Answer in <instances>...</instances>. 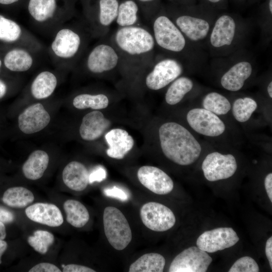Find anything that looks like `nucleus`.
I'll use <instances>...</instances> for the list:
<instances>
[{"mask_svg": "<svg viewBox=\"0 0 272 272\" xmlns=\"http://www.w3.org/2000/svg\"><path fill=\"white\" fill-rule=\"evenodd\" d=\"M138 10L137 4L132 0L122 2L118 7L117 24L121 27L132 26L137 22Z\"/></svg>", "mask_w": 272, "mask_h": 272, "instance_id": "nucleus-33", "label": "nucleus"}, {"mask_svg": "<svg viewBox=\"0 0 272 272\" xmlns=\"http://www.w3.org/2000/svg\"><path fill=\"white\" fill-rule=\"evenodd\" d=\"M56 7L55 0H30L28 11L35 21L43 22L53 16Z\"/></svg>", "mask_w": 272, "mask_h": 272, "instance_id": "nucleus-29", "label": "nucleus"}, {"mask_svg": "<svg viewBox=\"0 0 272 272\" xmlns=\"http://www.w3.org/2000/svg\"><path fill=\"white\" fill-rule=\"evenodd\" d=\"M193 83L185 77L175 79L169 86L165 94V101L169 105H173L179 103L192 89Z\"/></svg>", "mask_w": 272, "mask_h": 272, "instance_id": "nucleus-28", "label": "nucleus"}, {"mask_svg": "<svg viewBox=\"0 0 272 272\" xmlns=\"http://www.w3.org/2000/svg\"><path fill=\"white\" fill-rule=\"evenodd\" d=\"M8 247L7 243L4 240H0V264L2 263V256Z\"/></svg>", "mask_w": 272, "mask_h": 272, "instance_id": "nucleus-45", "label": "nucleus"}, {"mask_svg": "<svg viewBox=\"0 0 272 272\" xmlns=\"http://www.w3.org/2000/svg\"><path fill=\"white\" fill-rule=\"evenodd\" d=\"M29 244L37 252L45 254L47 253L49 247L53 243L54 237L53 235L45 230H37L32 236L28 238Z\"/></svg>", "mask_w": 272, "mask_h": 272, "instance_id": "nucleus-35", "label": "nucleus"}, {"mask_svg": "<svg viewBox=\"0 0 272 272\" xmlns=\"http://www.w3.org/2000/svg\"><path fill=\"white\" fill-rule=\"evenodd\" d=\"M259 267L256 262L249 256H244L236 260L229 270V272H258Z\"/></svg>", "mask_w": 272, "mask_h": 272, "instance_id": "nucleus-37", "label": "nucleus"}, {"mask_svg": "<svg viewBox=\"0 0 272 272\" xmlns=\"http://www.w3.org/2000/svg\"><path fill=\"white\" fill-rule=\"evenodd\" d=\"M201 169L206 179L216 181L232 176L237 169V163L235 157L231 154L213 152L206 156Z\"/></svg>", "mask_w": 272, "mask_h": 272, "instance_id": "nucleus-4", "label": "nucleus"}, {"mask_svg": "<svg viewBox=\"0 0 272 272\" xmlns=\"http://www.w3.org/2000/svg\"><path fill=\"white\" fill-rule=\"evenodd\" d=\"M203 108L217 115H226L231 109L228 99L223 95L215 92L208 93L202 100Z\"/></svg>", "mask_w": 272, "mask_h": 272, "instance_id": "nucleus-30", "label": "nucleus"}, {"mask_svg": "<svg viewBox=\"0 0 272 272\" xmlns=\"http://www.w3.org/2000/svg\"><path fill=\"white\" fill-rule=\"evenodd\" d=\"M2 64H3V61L0 58V72H1V69L2 66Z\"/></svg>", "mask_w": 272, "mask_h": 272, "instance_id": "nucleus-53", "label": "nucleus"}, {"mask_svg": "<svg viewBox=\"0 0 272 272\" xmlns=\"http://www.w3.org/2000/svg\"><path fill=\"white\" fill-rule=\"evenodd\" d=\"M252 71V66L249 62L237 63L222 77L221 85L228 91H238L243 87L245 81L251 76Z\"/></svg>", "mask_w": 272, "mask_h": 272, "instance_id": "nucleus-19", "label": "nucleus"}, {"mask_svg": "<svg viewBox=\"0 0 272 272\" xmlns=\"http://www.w3.org/2000/svg\"><path fill=\"white\" fill-rule=\"evenodd\" d=\"M269 11L271 13H272V0H269Z\"/></svg>", "mask_w": 272, "mask_h": 272, "instance_id": "nucleus-50", "label": "nucleus"}, {"mask_svg": "<svg viewBox=\"0 0 272 272\" xmlns=\"http://www.w3.org/2000/svg\"><path fill=\"white\" fill-rule=\"evenodd\" d=\"M143 224L156 232H164L172 228L176 218L173 212L166 206L150 201L143 205L140 211Z\"/></svg>", "mask_w": 272, "mask_h": 272, "instance_id": "nucleus-6", "label": "nucleus"}, {"mask_svg": "<svg viewBox=\"0 0 272 272\" xmlns=\"http://www.w3.org/2000/svg\"><path fill=\"white\" fill-rule=\"evenodd\" d=\"M235 29V22L231 16H221L216 21L211 33V44L215 47L230 45L234 39Z\"/></svg>", "mask_w": 272, "mask_h": 272, "instance_id": "nucleus-20", "label": "nucleus"}, {"mask_svg": "<svg viewBox=\"0 0 272 272\" xmlns=\"http://www.w3.org/2000/svg\"><path fill=\"white\" fill-rule=\"evenodd\" d=\"M109 148L106 154L110 158L122 159L132 149L134 140L132 137L124 129L114 128L109 131L105 135Z\"/></svg>", "mask_w": 272, "mask_h": 272, "instance_id": "nucleus-17", "label": "nucleus"}, {"mask_svg": "<svg viewBox=\"0 0 272 272\" xmlns=\"http://www.w3.org/2000/svg\"><path fill=\"white\" fill-rule=\"evenodd\" d=\"M106 194L110 196L119 198L122 200H126L127 196L121 190L114 187L112 189H108L105 190Z\"/></svg>", "mask_w": 272, "mask_h": 272, "instance_id": "nucleus-42", "label": "nucleus"}, {"mask_svg": "<svg viewBox=\"0 0 272 272\" xmlns=\"http://www.w3.org/2000/svg\"><path fill=\"white\" fill-rule=\"evenodd\" d=\"M50 116L41 103L32 104L18 117L20 129L26 134H32L44 128L49 123Z\"/></svg>", "mask_w": 272, "mask_h": 272, "instance_id": "nucleus-12", "label": "nucleus"}, {"mask_svg": "<svg viewBox=\"0 0 272 272\" xmlns=\"http://www.w3.org/2000/svg\"><path fill=\"white\" fill-rule=\"evenodd\" d=\"M165 259L158 253L142 255L132 263L129 272H162L165 265Z\"/></svg>", "mask_w": 272, "mask_h": 272, "instance_id": "nucleus-24", "label": "nucleus"}, {"mask_svg": "<svg viewBox=\"0 0 272 272\" xmlns=\"http://www.w3.org/2000/svg\"><path fill=\"white\" fill-rule=\"evenodd\" d=\"M239 240L237 233L230 227H220L206 231L197 238L196 245L201 250L214 253L230 248Z\"/></svg>", "mask_w": 272, "mask_h": 272, "instance_id": "nucleus-9", "label": "nucleus"}, {"mask_svg": "<svg viewBox=\"0 0 272 272\" xmlns=\"http://www.w3.org/2000/svg\"><path fill=\"white\" fill-rule=\"evenodd\" d=\"M160 145L165 156L173 163L187 166L194 163L201 152V146L185 127L175 122L162 124L158 130Z\"/></svg>", "mask_w": 272, "mask_h": 272, "instance_id": "nucleus-1", "label": "nucleus"}, {"mask_svg": "<svg viewBox=\"0 0 272 272\" xmlns=\"http://www.w3.org/2000/svg\"><path fill=\"white\" fill-rule=\"evenodd\" d=\"M74 106L79 109L106 108L109 104L108 97L104 94H82L76 96L73 101Z\"/></svg>", "mask_w": 272, "mask_h": 272, "instance_id": "nucleus-31", "label": "nucleus"}, {"mask_svg": "<svg viewBox=\"0 0 272 272\" xmlns=\"http://www.w3.org/2000/svg\"><path fill=\"white\" fill-rule=\"evenodd\" d=\"M63 272H95V270L87 266L69 264L63 266Z\"/></svg>", "mask_w": 272, "mask_h": 272, "instance_id": "nucleus-39", "label": "nucleus"}, {"mask_svg": "<svg viewBox=\"0 0 272 272\" xmlns=\"http://www.w3.org/2000/svg\"><path fill=\"white\" fill-rule=\"evenodd\" d=\"M68 223L76 228L84 227L90 219L89 213L86 207L75 199H68L63 205Z\"/></svg>", "mask_w": 272, "mask_h": 272, "instance_id": "nucleus-26", "label": "nucleus"}, {"mask_svg": "<svg viewBox=\"0 0 272 272\" xmlns=\"http://www.w3.org/2000/svg\"><path fill=\"white\" fill-rule=\"evenodd\" d=\"M80 44L81 38L78 34L71 29L64 28L56 33L51 47L57 56L69 58L76 55Z\"/></svg>", "mask_w": 272, "mask_h": 272, "instance_id": "nucleus-15", "label": "nucleus"}, {"mask_svg": "<svg viewBox=\"0 0 272 272\" xmlns=\"http://www.w3.org/2000/svg\"><path fill=\"white\" fill-rule=\"evenodd\" d=\"M33 63L30 54L21 48H14L8 51L3 60V63L8 70L16 72L28 71Z\"/></svg>", "mask_w": 272, "mask_h": 272, "instance_id": "nucleus-23", "label": "nucleus"}, {"mask_svg": "<svg viewBox=\"0 0 272 272\" xmlns=\"http://www.w3.org/2000/svg\"><path fill=\"white\" fill-rule=\"evenodd\" d=\"M7 86L6 84L0 79V99L5 96L7 93Z\"/></svg>", "mask_w": 272, "mask_h": 272, "instance_id": "nucleus-46", "label": "nucleus"}, {"mask_svg": "<svg viewBox=\"0 0 272 272\" xmlns=\"http://www.w3.org/2000/svg\"><path fill=\"white\" fill-rule=\"evenodd\" d=\"M265 254L269 261L270 267L272 268V237H270L266 241L265 244Z\"/></svg>", "mask_w": 272, "mask_h": 272, "instance_id": "nucleus-44", "label": "nucleus"}, {"mask_svg": "<svg viewBox=\"0 0 272 272\" xmlns=\"http://www.w3.org/2000/svg\"><path fill=\"white\" fill-rule=\"evenodd\" d=\"M138 1L141 2H149L153 1L154 0H138Z\"/></svg>", "mask_w": 272, "mask_h": 272, "instance_id": "nucleus-52", "label": "nucleus"}, {"mask_svg": "<svg viewBox=\"0 0 272 272\" xmlns=\"http://www.w3.org/2000/svg\"><path fill=\"white\" fill-rule=\"evenodd\" d=\"M49 161V156L45 151L36 150L33 152L22 166L25 177L32 180L40 178L48 167Z\"/></svg>", "mask_w": 272, "mask_h": 272, "instance_id": "nucleus-22", "label": "nucleus"}, {"mask_svg": "<svg viewBox=\"0 0 272 272\" xmlns=\"http://www.w3.org/2000/svg\"><path fill=\"white\" fill-rule=\"evenodd\" d=\"M257 108V102L250 97L239 98L236 99L231 107L234 117L240 122L248 121Z\"/></svg>", "mask_w": 272, "mask_h": 272, "instance_id": "nucleus-32", "label": "nucleus"}, {"mask_svg": "<svg viewBox=\"0 0 272 272\" xmlns=\"http://www.w3.org/2000/svg\"><path fill=\"white\" fill-rule=\"evenodd\" d=\"M110 125V121L101 112L93 111L83 117L79 132L84 140L94 141L101 137Z\"/></svg>", "mask_w": 272, "mask_h": 272, "instance_id": "nucleus-16", "label": "nucleus"}, {"mask_svg": "<svg viewBox=\"0 0 272 272\" xmlns=\"http://www.w3.org/2000/svg\"><path fill=\"white\" fill-rule=\"evenodd\" d=\"M267 91L268 94L269 95V97L271 98H272V82L270 81V83L268 84L267 87Z\"/></svg>", "mask_w": 272, "mask_h": 272, "instance_id": "nucleus-49", "label": "nucleus"}, {"mask_svg": "<svg viewBox=\"0 0 272 272\" xmlns=\"http://www.w3.org/2000/svg\"><path fill=\"white\" fill-rule=\"evenodd\" d=\"M264 187L267 195L272 202V173H268L264 179Z\"/></svg>", "mask_w": 272, "mask_h": 272, "instance_id": "nucleus-43", "label": "nucleus"}, {"mask_svg": "<svg viewBox=\"0 0 272 272\" xmlns=\"http://www.w3.org/2000/svg\"><path fill=\"white\" fill-rule=\"evenodd\" d=\"M119 3L117 0L99 1V22L104 26L110 25L116 19Z\"/></svg>", "mask_w": 272, "mask_h": 272, "instance_id": "nucleus-36", "label": "nucleus"}, {"mask_svg": "<svg viewBox=\"0 0 272 272\" xmlns=\"http://www.w3.org/2000/svg\"><path fill=\"white\" fill-rule=\"evenodd\" d=\"M106 177V172L104 169L100 168L94 170L89 175V182L101 181Z\"/></svg>", "mask_w": 272, "mask_h": 272, "instance_id": "nucleus-41", "label": "nucleus"}, {"mask_svg": "<svg viewBox=\"0 0 272 272\" xmlns=\"http://www.w3.org/2000/svg\"><path fill=\"white\" fill-rule=\"evenodd\" d=\"M2 200L4 203L10 207L23 208L34 200V196L28 189L16 186L7 189L3 194Z\"/></svg>", "mask_w": 272, "mask_h": 272, "instance_id": "nucleus-27", "label": "nucleus"}, {"mask_svg": "<svg viewBox=\"0 0 272 272\" xmlns=\"http://www.w3.org/2000/svg\"><path fill=\"white\" fill-rule=\"evenodd\" d=\"M25 214L30 220L49 227H58L63 223L60 210L52 203H35L26 209Z\"/></svg>", "mask_w": 272, "mask_h": 272, "instance_id": "nucleus-14", "label": "nucleus"}, {"mask_svg": "<svg viewBox=\"0 0 272 272\" xmlns=\"http://www.w3.org/2000/svg\"><path fill=\"white\" fill-rule=\"evenodd\" d=\"M137 177L140 182L151 192L165 195L172 191L174 183L171 177L161 169L145 165L138 170Z\"/></svg>", "mask_w": 272, "mask_h": 272, "instance_id": "nucleus-11", "label": "nucleus"}, {"mask_svg": "<svg viewBox=\"0 0 272 272\" xmlns=\"http://www.w3.org/2000/svg\"><path fill=\"white\" fill-rule=\"evenodd\" d=\"M103 223L110 245L117 250L124 249L132 240V232L124 214L117 208L108 206L104 210Z\"/></svg>", "mask_w": 272, "mask_h": 272, "instance_id": "nucleus-2", "label": "nucleus"}, {"mask_svg": "<svg viewBox=\"0 0 272 272\" xmlns=\"http://www.w3.org/2000/svg\"><path fill=\"white\" fill-rule=\"evenodd\" d=\"M212 3H217L222 0H208Z\"/></svg>", "mask_w": 272, "mask_h": 272, "instance_id": "nucleus-51", "label": "nucleus"}, {"mask_svg": "<svg viewBox=\"0 0 272 272\" xmlns=\"http://www.w3.org/2000/svg\"><path fill=\"white\" fill-rule=\"evenodd\" d=\"M22 35V29L15 21L0 15V41L12 43Z\"/></svg>", "mask_w": 272, "mask_h": 272, "instance_id": "nucleus-34", "label": "nucleus"}, {"mask_svg": "<svg viewBox=\"0 0 272 272\" xmlns=\"http://www.w3.org/2000/svg\"><path fill=\"white\" fill-rule=\"evenodd\" d=\"M18 0H0V4L4 5H8L16 3Z\"/></svg>", "mask_w": 272, "mask_h": 272, "instance_id": "nucleus-48", "label": "nucleus"}, {"mask_svg": "<svg viewBox=\"0 0 272 272\" xmlns=\"http://www.w3.org/2000/svg\"><path fill=\"white\" fill-rule=\"evenodd\" d=\"M14 220L15 216L13 213L0 206V222L5 224L12 223Z\"/></svg>", "mask_w": 272, "mask_h": 272, "instance_id": "nucleus-40", "label": "nucleus"}, {"mask_svg": "<svg viewBox=\"0 0 272 272\" xmlns=\"http://www.w3.org/2000/svg\"><path fill=\"white\" fill-rule=\"evenodd\" d=\"M115 41L118 47L130 55H140L151 51L155 45V39L146 29L137 26L122 27L115 35Z\"/></svg>", "mask_w": 272, "mask_h": 272, "instance_id": "nucleus-3", "label": "nucleus"}, {"mask_svg": "<svg viewBox=\"0 0 272 272\" xmlns=\"http://www.w3.org/2000/svg\"><path fill=\"white\" fill-rule=\"evenodd\" d=\"M207 252L197 246L183 250L173 259L169 272H205L212 262Z\"/></svg>", "mask_w": 272, "mask_h": 272, "instance_id": "nucleus-8", "label": "nucleus"}, {"mask_svg": "<svg viewBox=\"0 0 272 272\" xmlns=\"http://www.w3.org/2000/svg\"><path fill=\"white\" fill-rule=\"evenodd\" d=\"M186 120L194 131L209 137L220 136L226 129L225 124L218 115L203 108L189 110Z\"/></svg>", "mask_w": 272, "mask_h": 272, "instance_id": "nucleus-7", "label": "nucleus"}, {"mask_svg": "<svg viewBox=\"0 0 272 272\" xmlns=\"http://www.w3.org/2000/svg\"><path fill=\"white\" fill-rule=\"evenodd\" d=\"M29 272H61L55 265L48 262H41L33 266Z\"/></svg>", "mask_w": 272, "mask_h": 272, "instance_id": "nucleus-38", "label": "nucleus"}, {"mask_svg": "<svg viewBox=\"0 0 272 272\" xmlns=\"http://www.w3.org/2000/svg\"><path fill=\"white\" fill-rule=\"evenodd\" d=\"M154 39L163 49L173 52L182 51L185 39L179 28L166 16L157 17L153 24Z\"/></svg>", "mask_w": 272, "mask_h": 272, "instance_id": "nucleus-5", "label": "nucleus"}, {"mask_svg": "<svg viewBox=\"0 0 272 272\" xmlns=\"http://www.w3.org/2000/svg\"><path fill=\"white\" fill-rule=\"evenodd\" d=\"M176 23L181 32L192 41L203 39L210 29L209 24L207 21L190 16L183 15L178 17Z\"/></svg>", "mask_w": 272, "mask_h": 272, "instance_id": "nucleus-21", "label": "nucleus"}, {"mask_svg": "<svg viewBox=\"0 0 272 272\" xmlns=\"http://www.w3.org/2000/svg\"><path fill=\"white\" fill-rule=\"evenodd\" d=\"M182 70V65L176 60L163 59L158 62L147 75L146 86L152 90L161 89L178 78Z\"/></svg>", "mask_w": 272, "mask_h": 272, "instance_id": "nucleus-10", "label": "nucleus"}, {"mask_svg": "<svg viewBox=\"0 0 272 272\" xmlns=\"http://www.w3.org/2000/svg\"><path fill=\"white\" fill-rule=\"evenodd\" d=\"M119 57L115 49L105 44L95 47L88 55L87 65L93 73L100 74L113 70L118 62Z\"/></svg>", "mask_w": 272, "mask_h": 272, "instance_id": "nucleus-13", "label": "nucleus"}, {"mask_svg": "<svg viewBox=\"0 0 272 272\" xmlns=\"http://www.w3.org/2000/svg\"><path fill=\"white\" fill-rule=\"evenodd\" d=\"M57 83L56 77L53 73L48 71L42 72L32 84L31 93L37 99L47 98L54 92Z\"/></svg>", "mask_w": 272, "mask_h": 272, "instance_id": "nucleus-25", "label": "nucleus"}, {"mask_svg": "<svg viewBox=\"0 0 272 272\" xmlns=\"http://www.w3.org/2000/svg\"><path fill=\"white\" fill-rule=\"evenodd\" d=\"M6 236L7 233L5 224L0 222V240H4Z\"/></svg>", "mask_w": 272, "mask_h": 272, "instance_id": "nucleus-47", "label": "nucleus"}, {"mask_svg": "<svg viewBox=\"0 0 272 272\" xmlns=\"http://www.w3.org/2000/svg\"><path fill=\"white\" fill-rule=\"evenodd\" d=\"M89 173L85 166L74 161L68 163L62 171V180L70 189L81 191L85 189L89 183Z\"/></svg>", "mask_w": 272, "mask_h": 272, "instance_id": "nucleus-18", "label": "nucleus"}]
</instances>
